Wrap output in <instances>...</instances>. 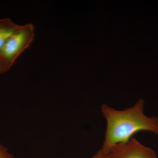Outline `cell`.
I'll use <instances>...</instances> for the list:
<instances>
[{
    "instance_id": "obj_1",
    "label": "cell",
    "mask_w": 158,
    "mask_h": 158,
    "mask_svg": "<svg viewBox=\"0 0 158 158\" xmlns=\"http://www.w3.org/2000/svg\"><path fill=\"white\" fill-rule=\"evenodd\" d=\"M144 104V100L140 98L134 106L122 110L102 105L101 110L107 127L101 148L109 152L113 145L129 141L135 134L142 131L158 136V117L146 116Z\"/></svg>"
},
{
    "instance_id": "obj_3",
    "label": "cell",
    "mask_w": 158,
    "mask_h": 158,
    "mask_svg": "<svg viewBox=\"0 0 158 158\" xmlns=\"http://www.w3.org/2000/svg\"><path fill=\"white\" fill-rule=\"evenodd\" d=\"M109 153L110 158H157L154 150L144 146L135 138L113 145Z\"/></svg>"
},
{
    "instance_id": "obj_6",
    "label": "cell",
    "mask_w": 158,
    "mask_h": 158,
    "mask_svg": "<svg viewBox=\"0 0 158 158\" xmlns=\"http://www.w3.org/2000/svg\"><path fill=\"white\" fill-rule=\"evenodd\" d=\"M90 158H110L109 152L106 151L101 148L95 155Z\"/></svg>"
},
{
    "instance_id": "obj_7",
    "label": "cell",
    "mask_w": 158,
    "mask_h": 158,
    "mask_svg": "<svg viewBox=\"0 0 158 158\" xmlns=\"http://www.w3.org/2000/svg\"><path fill=\"white\" fill-rule=\"evenodd\" d=\"M10 69L0 59V74L6 73Z\"/></svg>"
},
{
    "instance_id": "obj_4",
    "label": "cell",
    "mask_w": 158,
    "mask_h": 158,
    "mask_svg": "<svg viewBox=\"0 0 158 158\" xmlns=\"http://www.w3.org/2000/svg\"><path fill=\"white\" fill-rule=\"evenodd\" d=\"M20 27V26L16 24L10 19H0V51Z\"/></svg>"
},
{
    "instance_id": "obj_2",
    "label": "cell",
    "mask_w": 158,
    "mask_h": 158,
    "mask_svg": "<svg viewBox=\"0 0 158 158\" xmlns=\"http://www.w3.org/2000/svg\"><path fill=\"white\" fill-rule=\"evenodd\" d=\"M34 37L35 30L32 24L20 26L0 51V59L11 69L20 55L31 45Z\"/></svg>"
},
{
    "instance_id": "obj_5",
    "label": "cell",
    "mask_w": 158,
    "mask_h": 158,
    "mask_svg": "<svg viewBox=\"0 0 158 158\" xmlns=\"http://www.w3.org/2000/svg\"><path fill=\"white\" fill-rule=\"evenodd\" d=\"M0 158H15L14 156L8 152L6 148L0 144Z\"/></svg>"
}]
</instances>
